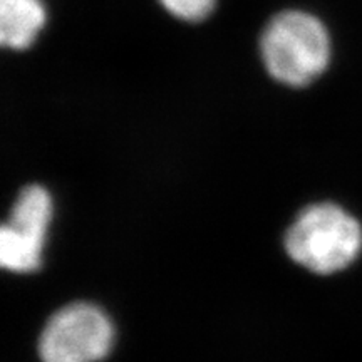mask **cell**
Segmentation results:
<instances>
[{
	"label": "cell",
	"mask_w": 362,
	"mask_h": 362,
	"mask_svg": "<svg viewBox=\"0 0 362 362\" xmlns=\"http://www.w3.org/2000/svg\"><path fill=\"white\" fill-rule=\"evenodd\" d=\"M260 52L269 74L279 83L302 88L327 69L330 39L322 22L310 13L280 12L267 24Z\"/></svg>",
	"instance_id": "6da1fadb"
},
{
	"label": "cell",
	"mask_w": 362,
	"mask_h": 362,
	"mask_svg": "<svg viewBox=\"0 0 362 362\" xmlns=\"http://www.w3.org/2000/svg\"><path fill=\"white\" fill-rule=\"evenodd\" d=\"M291 259L320 275L347 269L362 252V225L334 203L305 208L285 235Z\"/></svg>",
	"instance_id": "7a4b0ae2"
},
{
	"label": "cell",
	"mask_w": 362,
	"mask_h": 362,
	"mask_svg": "<svg viewBox=\"0 0 362 362\" xmlns=\"http://www.w3.org/2000/svg\"><path fill=\"white\" fill-rule=\"evenodd\" d=\"M115 329L104 312L84 302L57 310L39 339L42 362H98L110 354Z\"/></svg>",
	"instance_id": "3957f363"
},
{
	"label": "cell",
	"mask_w": 362,
	"mask_h": 362,
	"mask_svg": "<svg viewBox=\"0 0 362 362\" xmlns=\"http://www.w3.org/2000/svg\"><path fill=\"white\" fill-rule=\"evenodd\" d=\"M52 198L39 185L25 187L13 203L8 221L0 230V264L16 274L37 270L49 223Z\"/></svg>",
	"instance_id": "277c9868"
},
{
	"label": "cell",
	"mask_w": 362,
	"mask_h": 362,
	"mask_svg": "<svg viewBox=\"0 0 362 362\" xmlns=\"http://www.w3.org/2000/svg\"><path fill=\"white\" fill-rule=\"evenodd\" d=\"M45 22L40 0H0V42L24 51L37 39Z\"/></svg>",
	"instance_id": "5b68a950"
},
{
	"label": "cell",
	"mask_w": 362,
	"mask_h": 362,
	"mask_svg": "<svg viewBox=\"0 0 362 362\" xmlns=\"http://www.w3.org/2000/svg\"><path fill=\"white\" fill-rule=\"evenodd\" d=\"M171 16L187 22H200L214 11L215 0H160Z\"/></svg>",
	"instance_id": "8992f818"
}]
</instances>
